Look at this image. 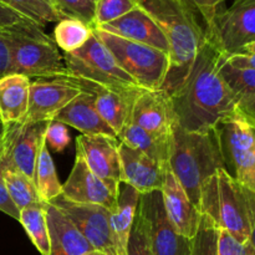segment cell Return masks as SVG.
Returning <instances> with one entry per match:
<instances>
[{
	"mask_svg": "<svg viewBox=\"0 0 255 255\" xmlns=\"http://www.w3.org/2000/svg\"><path fill=\"white\" fill-rule=\"evenodd\" d=\"M168 42L169 70L161 89L171 94L186 77L207 40L206 27L188 0H136Z\"/></svg>",
	"mask_w": 255,
	"mask_h": 255,
	"instance_id": "2",
	"label": "cell"
},
{
	"mask_svg": "<svg viewBox=\"0 0 255 255\" xmlns=\"http://www.w3.org/2000/svg\"><path fill=\"white\" fill-rule=\"evenodd\" d=\"M168 167L194 206L199 209L202 191L218 169H226L217 128L188 132L179 126L172 137Z\"/></svg>",
	"mask_w": 255,
	"mask_h": 255,
	"instance_id": "3",
	"label": "cell"
},
{
	"mask_svg": "<svg viewBox=\"0 0 255 255\" xmlns=\"http://www.w3.org/2000/svg\"><path fill=\"white\" fill-rule=\"evenodd\" d=\"M161 194L164 211L171 223L179 234L192 241L198 232L202 213L194 206L169 168L162 186Z\"/></svg>",
	"mask_w": 255,
	"mask_h": 255,
	"instance_id": "18",
	"label": "cell"
},
{
	"mask_svg": "<svg viewBox=\"0 0 255 255\" xmlns=\"http://www.w3.org/2000/svg\"><path fill=\"white\" fill-rule=\"evenodd\" d=\"M47 126L49 122L30 121L5 126L0 173L5 169H15L34 181L35 166L45 144Z\"/></svg>",
	"mask_w": 255,
	"mask_h": 255,
	"instance_id": "11",
	"label": "cell"
},
{
	"mask_svg": "<svg viewBox=\"0 0 255 255\" xmlns=\"http://www.w3.org/2000/svg\"><path fill=\"white\" fill-rule=\"evenodd\" d=\"M0 2H1V4H4V5H7V6L12 7V6H11V4H10L9 0H0ZM12 9H14V7H12ZM16 11H17V10H16Z\"/></svg>",
	"mask_w": 255,
	"mask_h": 255,
	"instance_id": "46",
	"label": "cell"
},
{
	"mask_svg": "<svg viewBox=\"0 0 255 255\" xmlns=\"http://www.w3.org/2000/svg\"><path fill=\"white\" fill-rule=\"evenodd\" d=\"M92 34L94 30L86 22L66 16L56 22L52 39L59 50H62L65 54H70L81 49L89 41Z\"/></svg>",
	"mask_w": 255,
	"mask_h": 255,
	"instance_id": "29",
	"label": "cell"
},
{
	"mask_svg": "<svg viewBox=\"0 0 255 255\" xmlns=\"http://www.w3.org/2000/svg\"><path fill=\"white\" fill-rule=\"evenodd\" d=\"M120 184L111 183L94 173L76 153L69 178L62 184V197L81 204H96L114 212L119 201Z\"/></svg>",
	"mask_w": 255,
	"mask_h": 255,
	"instance_id": "14",
	"label": "cell"
},
{
	"mask_svg": "<svg viewBox=\"0 0 255 255\" xmlns=\"http://www.w3.org/2000/svg\"><path fill=\"white\" fill-rule=\"evenodd\" d=\"M4 131H5V126H4V125H2V122L0 121V136H2Z\"/></svg>",
	"mask_w": 255,
	"mask_h": 255,
	"instance_id": "47",
	"label": "cell"
},
{
	"mask_svg": "<svg viewBox=\"0 0 255 255\" xmlns=\"http://www.w3.org/2000/svg\"><path fill=\"white\" fill-rule=\"evenodd\" d=\"M121 183L136 189L139 194L161 191L168 164L159 163L142 152L119 141Z\"/></svg>",
	"mask_w": 255,
	"mask_h": 255,
	"instance_id": "16",
	"label": "cell"
},
{
	"mask_svg": "<svg viewBox=\"0 0 255 255\" xmlns=\"http://www.w3.org/2000/svg\"><path fill=\"white\" fill-rule=\"evenodd\" d=\"M127 255H153L149 249V244L143 227L137 218H134L131 236L128 239Z\"/></svg>",
	"mask_w": 255,
	"mask_h": 255,
	"instance_id": "38",
	"label": "cell"
},
{
	"mask_svg": "<svg viewBox=\"0 0 255 255\" xmlns=\"http://www.w3.org/2000/svg\"><path fill=\"white\" fill-rule=\"evenodd\" d=\"M54 5L64 16L75 17L94 27L95 1L92 0H54Z\"/></svg>",
	"mask_w": 255,
	"mask_h": 255,
	"instance_id": "34",
	"label": "cell"
},
{
	"mask_svg": "<svg viewBox=\"0 0 255 255\" xmlns=\"http://www.w3.org/2000/svg\"><path fill=\"white\" fill-rule=\"evenodd\" d=\"M192 6L196 9L198 15L201 16L204 27H208L213 21L217 12L221 10L222 4L226 0H188Z\"/></svg>",
	"mask_w": 255,
	"mask_h": 255,
	"instance_id": "39",
	"label": "cell"
},
{
	"mask_svg": "<svg viewBox=\"0 0 255 255\" xmlns=\"http://www.w3.org/2000/svg\"><path fill=\"white\" fill-rule=\"evenodd\" d=\"M251 120H252V122H253V124H254V126H255V110H254V114H253V116L251 117Z\"/></svg>",
	"mask_w": 255,
	"mask_h": 255,
	"instance_id": "48",
	"label": "cell"
},
{
	"mask_svg": "<svg viewBox=\"0 0 255 255\" xmlns=\"http://www.w3.org/2000/svg\"><path fill=\"white\" fill-rule=\"evenodd\" d=\"M1 177L6 186L9 196L19 211L41 203L37 196L36 188L32 179L15 169H5Z\"/></svg>",
	"mask_w": 255,
	"mask_h": 255,
	"instance_id": "30",
	"label": "cell"
},
{
	"mask_svg": "<svg viewBox=\"0 0 255 255\" xmlns=\"http://www.w3.org/2000/svg\"><path fill=\"white\" fill-rule=\"evenodd\" d=\"M201 213L213 219L219 229H224L241 243L251 238L248 204L244 188L222 168L207 182L202 191Z\"/></svg>",
	"mask_w": 255,
	"mask_h": 255,
	"instance_id": "5",
	"label": "cell"
},
{
	"mask_svg": "<svg viewBox=\"0 0 255 255\" xmlns=\"http://www.w3.org/2000/svg\"><path fill=\"white\" fill-rule=\"evenodd\" d=\"M94 32L114 55L121 69L144 90L163 86L169 70V56L162 50L139 44L94 27Z\"/></svg>",
	"mask_w": 255,
	"mask_h": 255,
	"instance_id": "7",
	"label": "cell"
},
{
	"mask_svg": "<svg viewBox=\"0 0 255 255\" xmlns=\"http://www.w3.org/2000/svg\"><path fill=\"white\" fill-rule=\"evenodd\" d=\"M217 243L218 227L211 217L202 213L198 232L192 239L191 255H217Z\"/></svg>",
	"mask_w": 255,
	"mask_h": 255,
	"instance_id": "32",
	"label": "cell"
},
{
	"mask_svg": "<svg viewBox=\"0 0 255 255\" xmlns=\"http://www.w3.org/2000/svg\"><path fill=\"white\" fill-rule=\"evenodd\" d=\"M34 184L41 203H52L62 196V184L46 144L41 147L34 172Z\"/></svg>",
	"mask_w": 255,
	"mask_h": 255,
	"instance_id": "27",
	"label": "cell"
},
{
	"mask_svg": "<svg viewBox=\"0 0 255 255\" xmlns=\"http://www.w3.org/2000/svg\"><path fill=\"white\" fill-rule=\"evenodd\" d=\"M136 218L141 222L153 255H191L192 241L178 233L167 217L161 191L139 196Z\"/></svg>",
	"mask_w": 255,
	"mask_h": 255,
	"instance_id": "9",
	"label": "cell"
},
{
	"mask_svg": "<svg viewBox=\"0 0 255 255\" xmlns=\"http://www.w3.org/2000/svg\"><path fill=\"white\" fill-rule=\"evenodd\" d=\"M129 121L159 138H172L178 126L171 96L163 89L139 90L132 104Z\"/></svg>",
	"mask_w": 255,
	"mask_h": 255,
	"instance_id": "15",
	"label": "cell"
},
{
	"mask_svg": "<svg viewBox=\"0 0 255 255\" xmlns=\"http://www.w3.org/2000/svg\"><path fill=\"white\" fill-rule=\"evenodd\" d=\"M55 121L74 127L87 136L116 137L114 129L102 120L95 106V96L91 91L82 92L74 101L70 102L56 116Z\"/></svg>",
	"mask_w": 255,
	"mask_h": 255,
	"instance_id": "20",
	"label": "cell"
},
{
	"mask_svg": "<svg viewBox=\"0 0 255 255\" xmlns=\"http://www.w3.org/2000/svg\"><path fill=\"white\" fill-rule=\"evenodd\" d=\"M82 255H106V254H104V253H101V252H99V251H90V252H87V253H85V254H82Z\"/></svg>",
	"mask_w": 255,
	"mask_h": 255,
	"instance_id": "45",
	"label": "cell"
},
{
	"mask_svg": "<svg viewBox=\"0 0 255 255\" xmlns=\"http://www.w3.org/2000/svg\"><path fill=\"white\" fill-rule=\"evenodd\" d=\"M10 74L31 77L71 76L54 39L34 21L5 26Z\"/></svg>",
	"mask_w": 255,
	"mask_h": 255,
	"instance_id": "4",
	"label": "cell"
},
{
	"mask_svg": "<svg viewBox=\"0 0 255 255\" xmlns=\"http://www.w3.org/2000/svg\"><path fill=\"white\" fill-rule=\"evenodd\" d=\"M139 90L131 92H117L97 87L89 90L95 96V106L97 112L117 136L129 120L132 104Z\"/></svg>",
	"mask_w": 255,
	"mask_h": 255,
	"instance_id": "24",
	"label": "cell"
},
{
	"mask_svg": "<svg viewBox=\"0 0 255 255\" xmlns=\"http://www.w3.org/2000/svg\"><path fill=\"white\" fill-rule=\"evenodd\" d=\"M244 192H246L247 204H248L249 227H251V238H249V242H251L255 253V194L246 188H244Z\"/></svg>",
	"mask_w": 255,
	"mask_h": 255,
	"instance_id": "43",
	"label": "cell"
},
{
	"mask_svg": "<svg viewBox=\"0 0 255 255\" xmlns=\"http://www.w3.org/2000/svg\"><path fill=\"white\" fill-rule=\"evenodd\" d=\"M221 51L206 40L183 81L169 94L181 128L208 132L239 109L219 72Z\"/></svg>",
	"mask_w": 255,
	"mask_h": 255,
	"instance_id": "1",
	"label": "cell"
},
{
	"mask_svg": "<svg viewBox=\"0 0 255 255\" xmlns=\"http://www.w3.org/2000/svg\"><path fill=\"white\" fill-rule=\"evenodd\" d=\"M9 1L20 14L25 15L42 27L49 22H57L66 17L45 0H9Z\"/></svg>",
	"mask_w": 255,
	"mask_h": 255,
	"instance_id": "31",
	"label": "cell"
},
{
	"mask_svg": "<svg viewBox=\"0 0 255 255\" xmlns=\"http://www.w3.org/2000/svg\"><path fill=\"white\" fill-rule=\"evenodd\" d=\"M62 56L67 71L86 91L94 87L117 92H131L141 89L121 69L111 51L95 32L81 49Z\"/></svg>",
	"mask_w": 255,
	"mask_h": 255,
	"instance_id": "6",
	"label": "cell"
},
{
	"mask_svg": "<svg viewBox=\"0 0 255 255\" xmlns=\"http://www.w3.org/2000/svg\"><path fill=\"white\" fill-rule=\"evenodd\" d=\"M254 255H255V253H254Z\"/></svg>",
	"mask_w": 255,
	"mask_h": 255,
	"instance_id": "51",
	"label": "cell"
},
{
	"mask_svg": "<svg viewBox=\"0 0 255 255\" xmlns=\"http://www.w3.org/2000/svg\"><path fill=\"white\" fill-rule=\"evenodd\" d=\"M70 132L66 125L59 121H50L45 132V144L55 152H62L70 143Z\"/></svg>",
	"mask_w": 255,
	"mask_h": 255,
	"instance_id": "36",
	"label": "cell"
},
{
	"mask_svg": "<svg viewBox=\"0 0 255 255\" xmlns=\"http://www.w3.org/2000/svg\"><path fill=\"white\" fill-rule=\"evenodd\" d=\"M134 7H137L136 0H97L95 2L94 27L120 19Z\"/></svg>",
	"mask_w": 255,
	"mask_h": 255,
	"instance_id": "33",
	"label": "cell"
},
{
	"mask_svg": "<svg viewBox=\"0 0 255 255\" xmlns=\"http://www.w3.org/2000/svg\"><path fill=\"white\" fill-rule=\"evenodd\" d=\"M217 255H254L251 242L241 243L224 229L218 228Z\"/></svg>",
	"mask_w": 255,
	"mask_h": 255,
	"instance_id": "35",
	"label": "cell"
},
{
	"mask_svg": "<svg viewBox=\"0 0 255 255\" xmlns=\"http://www.w3.org/2000/svg\"><path fill=\"white\" fill-rule=\"evenodd\" d=\"M97 29L131 41L148 45L168 54V42L161 27L138 5L120 19L114 20L102 26H97Z\"/></svg>",
	"mask_w": 255,
	"mask_h": 255,
	"instance_id": "19",
	"label": "cell"
},
{
	"mask_svg": "<svg viewBox=\"0 0 255 255\" xmlns=\"http://www.w3.org/2000/svg\"><path fill=\"white\" fill-rule=\"evenodd\" d=\"M51 204L64 213L95 251L106 255H117L110 224L111 212L109 209L96 204L75 203L62 196Z\"/></svg>",
	"mask_w": 255,
	"mask_h": 255,
	"instance_id": "13",
	"label": "cell"
},
{
	"mask_svg": "<svg viewBox=\"0 0 255 255\" xmlns=\"http://www.w3.org/2000/svg\"><path fill=\"white\" fill-rule=\"evenodd\" d=\"M19 223L25 229L30 241L41 255H50V234L44 203L35 204L20 211Z\"/></svg>",
	"mask_w": 255,
	"mask_h": 255,
	"instance_id": "28",
	"label": "cell"
},
{
	"mask_svg": "<svg viewBox=\"0 0 255 255\" xmlns=\"http://www.w3.org/2000/svg\"><path fill=\"white\" fill-rule=\"evenodd\" d=\"M223 59L234 69L255 70V40L233 54L223 55Z\"/></svg>",
	"mask_w": 255,
	"mask_h": 255,
	"instance_id": "37",
	"label": "cell"
},
{
	"mask_svg": "<svg viewBox=\"0 0 255 255\" xmlns=\"http://www.w3.org/2000/svg\"><path fill=\"white\" fill-rule=\"evenodd\" d=\"M0 212H2L6 216L11 217L12 219L19 222L20 211L16 208L14 202L10 198L9 192H7L6 186H5L4 179H2L1 176H0Z\"/></svg>",
	"mask_w": 255,
	"mask_h": 255,
	"instance_id": "40",
	"label": "cell"
},
{
	"mask_svg": "<svg viewBox=\"0 0 255 255\" xmlns=\"http://www.w3.org/2000/svg\"><path fill=\"white\" fill-rule=\"evenodd\" d=\"M92 1H95V2H96V1H97V0H92Z\"/></svg>",
	"mask_w": 255,
	"mask_h": 255,
	"instance_id": "50",
	"label": "cell"
},
{
	"mask_svg": "<svg viewBox=\"0 0 255 255\" xmlns=\"http://www.w3.org/2000/svg\"><path fill=\"white\" fill-rule=\"evenodd\" d=\"M86 90L72 76L40 77L30 85L29 110L25 121L50 122Z\"/></svg>",
	"mask_w": 255,
	"mask_h": 255,
	"instance_id": "12",
	"label": "cell"
},
{
	"mask_svg": "<svg viewBox=\"0 0 255 255\" xmlns=\"http://www.w3.org/2000/svg\"><path fill=\"white\" fill-rule=\"evenodd\" d=\"M139 196L141 194L132 187L125 183L120 184L117 207L114 212H111L110 218L112 238L117 255H127V246L136 218Z\"/></svg>",
	"mask_w": 255,
	"mask_h": 255,
	"instance_id": "23",
	"label": "cell"
},
{
	"mask_svg": "<svg viewBox=\"0 0 255 255\" xmlns=\"http://www.w3.org/2000/svg\"><path fill=\"white\" fill-rule=\"evenodd\" d=\"M207 39L223 55L233 54L255 40V0H234L221 9L206 29Z\"/></svg>",
	"mask_w": 255,
	"mask_h": 255,
	"instance_id": "10",
	"label": "cell"
},
{
	"mask_svg": "<svg viewBox=\"0 0 255 255\" xmlns=\"http://www.w3.org/2000/svg\"><path fill=\"white\" fill-rule=\"evenodd\" d=\"M50 234V255H82L94 251L62 212L51 203H44Z\"/></svg>",
	"mask_w": 255,
	"mask_h": 255,
	"instance_id": "21",
	"label": "cell"
},
{
	"mask_svg": "<svg viewBox=\"0 0 255 255\" xmlns=\"http://www.w3.org/2000/svg\"><path fill=\"white\" fill-rule=\"evenodd\" d=\"M31 80L20 74L0 79V121L4 126L20 124L26 119Z\"/></svg>",
	"mask_w": 255,
	"mask_h": 255,
	"instance_id": "22",
	"label": "cell"
},
{
	"mask_svg": "<svg viewBox=\"0 0 255 255\" xmlns=\"http://www.w3.org/2000/svg\"><path fill=\"white\" fill-rule=\"evenodd\" d=\"M45 1H47V2H49V4H51L52 6L55 7V5H54V0H45ZM55 9H56V7H55Z\"/></svg>",
	"mask_w": 255,
	"mask_h": 255,
	"instance_id": "49",
	"label": "cell"
},
{
	"mask_svg": "<svg viewBox=\"0 0 255 255\" xmlns=\"http://www.w3.org/2000/svg\"><path fill=\"white\" fill-rule=\"evenodd\" d=\"M2 153H4V133H2V136H0V163H1ZM0 176H1V173H0Z\"/></svg>",
	"mask_w": 255,
	"mask_h": 255,
	"instance_id": "44",
	"label": "cell"
},
{
	"mask_svg": "<svg viewBox=\"0 0 255 255\" xmlns=\"http://www.w3.org/2000/svg\"><path fill=\"white\" fill-rule=\"evenodd\" d=\"M217 128L226 169L243 188L255 194V126L242 110Z\"/></svg>",
	"mask_w": 255,
	"mask_h": 255,
	"instance_id": "8",
	"label": "cell"
},
{
	"mask_svg": "<svg viewBox=\"0 0 255 255\" xmlns=\"http://www.w3.org/2000/svg\"><path fill=\"white\" fill-rule=\"evenodd\" d=\"M117 139L128 147L142 152L159 163L168 164L172 138H159V137L153 136L128 120L117 136Z\"/></svg>",
	"mask_w": 255,
	"mask_h": 255,
	"instance_id": "25",
	"label": "cell"
},
{
	"mask_svg": "<svg viewBox=\"0 0 255 255\" xmlns=\"http://www.w3.org/2000/svg\"><path fill=\"white\" fill-rule=\"evenodd\" d=\"M26 21H32V20H30L25 15L20 14L19 11H16L12 7L0 2V24L4 25V26H11V25L21 24V22Z\"/></svg>",
	"mask_w": 255,
	"mask_h": 255,
	"instance_id": "41",
	"label": "cell"
},
{
	"mask_svg": "<svg viewBox=\"0 0 255 255\" xmlns=\"http://www.w3.org/2000/svg\"><path fill=\"white\" fill-rule=\"evenodd\" d=\"M76 153L100 178L121 184L119 139L116 137L80 134L76 138Z\"/></svg>",
	"mask_w": 255,
	"mask_h": 255,
	"instance_id": "17",
	"label": "cell"
},
{
	"mask_svg": "<svg viewBox=\"0 0 255 255\" xmlns=\"http://www.w3.org/2000/svg\"><path fill=\"white\" fill-rule=\"evenodd\" d=\"M219 72L236 96L239 110L251 119L255 110V70L234 69L221 55Z\"/></svg>",
	"mask_w": 255,
	"mask_h": 255,
	"instance_id": "26",
	"label": "cell"
},
{
	"mask_svg": "<svg viewBox=\"0 0 255 255\" xmlns=\"http://www.w3.org/2000/svg\"><path fill=\"white\" fill-rule=\"evenodd\" d=\"M7 74H10V52L5 35V26L0 24V79Z\"/></svg>",
	"mask_w": 255,
	"mask_h": 255,
	"instance_id": "42",
	"label": "cell"
}]
</instances>
